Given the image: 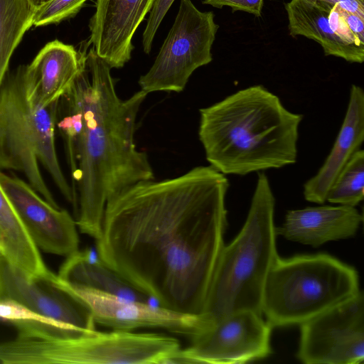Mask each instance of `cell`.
<instances>
[{
	"mask_svg": "<svg viewBox=\"0 0 364 364\" xmlns=\"http://www.w3.org/2000/svg\"><path fill=\"white\" fill-rule=\"evenodd\" d=\"M87 0H50L36 9L33 26L59 23L75 15Z\"/></svg>",
	"mask_w": 364,
	"mask_h": 364,
	"instance_id": "d4e9b609",
	"label": "cell"
},
{
	"mask_svg": "<svg viewBox=\"0 0 364 364\" xmlns=\"http://www.w3.org/2000/svg\"><path fill=\"white\" fill-rule=\"evenodd\" d=\"M58 276L73 287H82L120 297L151 304L154 299L109 267L90 250H77L67 256Z\"/></svg>",
	"mask_w": 364,
	"mask_h": 364,
	"instance_id": "d6986e66",
	"label": "cell"
},
{
	"mask_svg": "<svg viewBox=\"0 0 364 364\" xmlns=\"http://www.w3.org/2000/svg\"><path fill=\"white\" fill-rule=\"evenodd\" d=\"M86 67V55L58 40L47 43L23 67V82L30 105L43 109L59 101Z\"/></svg>",
	"mask_w": 364,
	"mask_h": 364,
	"instance_id": "2e32d148",
	"label": "cell"
},
{
	"mask_svg": "<svg viewBox=\"0 0 364 364\" xmlns=\"http://www.w3.org/2000/svg\"><path fill=\"white\" fill-rule=\"evenodd\" d=\"M364 140V92L352 85L348 109L333 146L317 173L304 185V198L322 204L336 177Z\"/></svg>",
	"mask_w": 364,
	"mask_h": 364,
	"instance_id": "ac0fdd59",
	"label": "cell"
},
{
	"mask_svg": "<svg viewBox=\"0 0 364 364\" xmlns=\"http://www.w3.org/2000/svg\"><path fill=\"white\" fill-rule=\"evenodd\" d=\"M60 99L65 102V112L63 117L58 122L57 126L65 141L68 163L73 178L72 188L77 198L75 181L77 173L78 146L83 129V112L74 83Z\"/></svg>",
	"mask_w": 364,
	"mask_h": 364,
	"instance_id": "7402d4cb",
	"label": "cell"
},
{
	"mask_svg": "<svg viewBox=\"0 0 364 364\" xmlns=\"http://www.w3.org/2000/svg\"><path fill=\"white\" fill-rule=\"evenodd\" d=\"M363 215L348 205H322L289 210L277 234L284 238L318 247L328 241L353 237Z\"/></svg>",
	"mask_w": 364,
	"mask_h": 364,
	"instance_id": "e0dca14e",
	"label": "cell"
},
{
	"mask_svg": "<svg viewBox=\"0 0 364 364\" xmlns=\"http://www.w3.org/2000/svg\"><path fill=\"white\" fill-rule=\"evenodd\" d=\"M212 11H200L181 0L174 22L150 69L139 77L146 93L184 90L193 73L213 60L212 46L219 26Z\"/></svg>",
	"mask_w": 364,
	"mask_h": 364,
	"instance_id": "ba28073f",
	"label": "cell"
},
{
	"mask_svg": "<svg viewBox=\"0 0 364 364\" xmlns=\"http://www.w3.org/2000/svg\"><path fill=\"white\" fill-rule=\"evenodd\" d=\"M284 8L291 36L317 42L325 55L363 62L364 17L311 0H290Z\"/></svg>",
	"mask_w": 364,
	"mask_h": 364,
	"instance_id": "7c38bea8",
	"label": "cell"
},
{
	"mask_svg": "<svg viewBox=\"0 0 364 364\" xmlns=\"http://www.w3.org/2000/svg\"><path fill=\"white\" fill-rule=\"evenodd\" d=\"M11 299L83 333H92L95 321L90 306L49 269L31 275L0 254V300Z\"/></svg>",
	"mask_w": 364,
	"mask_h": 364,
	"instance_id": "8fae6325",
	"label": "cell"
},
{
	"mask_svg": "<svg viewBox=\"0 0 364 364\" xmlns=\"http://www.w3.org/2000/svg\"><path fill=\"white\" fill-rule=\"evenodd\" d=\"M59 101L43 109L27 100L23 67L4 80L0 87V168L21 172L28 184L55 208L40 170L41 163L55 185L77 212V198L60 166L55 145Z\"/></svg>",
	"mask_w": 364,
	"mask_h": 364,
	"instance_id": "5b68a950",
	"label": "cell"
},
{
	"mask_svg": "<svg viewBox=\"0 0 364 364\" xmlns=\"http://www.w3.org/2000/svg\"><path fill=\"white\" fill-rule=\"evenodd\" d=\"M275 198L267 175L259 172L247 219L219 256L202 314L211 325L235 312L262 315L268 273L277 259Z\"/></svg>",
	"mask_w": 364,
	"mask_h": 364,
	"instance_id": "277c9868",
	"label": "cell"
},
{
	"mask_svg": "<svg viewBox=\"0 0 364 364\" xmlns=\"http://www.w3.org/2000/svg\"><path fill=\"white\" fill-rule=\"evenodd\" d=\"M0 320L9 321L11 323L23 321L41 324L52 330L53 333L58 336L75 337L88 334L39 314L21 304L11 299L0 300Z\"/></svg>",
	"mask_w": 364,
	"mask_h": 364,
	"instance_id": "cb8c5ba5",
	"label": "cell"
},
{
	"mask_svg": "<svg viewBox=\"0 0 364 364\" xmlns=\"http://www.w3.org/2000/svg\"><path fill=\"white\" fill-rule=\"evenodd\" d=\"M74 85L83 112L77 151L76 225L98 240L107 203L131 186L154 179L144 151L134 143L136 118L147 94L117 95L110 66L93 48Z\"/></svg>",
	"mask_w": 364,
	"mask_h": 364,
	"instance_id": "7a4b0ae2",
	"label": "cell"
},
{
	"mask_svg": "<svg viewBox=\"0 0 364 364\" xmlns=\"http://www.w3.org/2000/svg\"><path fill=\"white\" fill-rule=\"evenodd\" d=\"M320 1L364 17V0H311Z\"/></svg>",
	"mask_w": 364,
	"mask_h": 364,
	"instance_id": "83f0119b",
	"label": "cell"
},
{
	"mask_svg": "<svg viewBox=\"0 0 364 364\" xmlns=\"http://www.w3.org/2000/svg\"><path fill=\"white\" fill-rule=\"evenodd\" d=\"M156 0H96L90 19V43L111 68L131 59L133 36Z\"/></svg>",
	"mask_w": 364,
	"mask_h": 364,
	"instance_id": "9a60e30c",
	"label": "cell"
},
{
	"mask_svg": "<svg viewBox=\"0 0 364 364\" xmlns=\"http://www.w3.org/2000/svg\"><path fill=\"white\" fill-rule=\"evenodd\" d=\"M50 0H28V1L31 3V4L37 9L38 8L41 7L43 4L48 3Z\"/></svg>",
	"mask_w": 364,
	"mask_h": 364,
	"instance_id": "f1b7e54d",
	"label": "cell"
},
{
	"mask_svg": "<svg viewBox=\"0 0 364 364\" xmlns=\"http://www.w3.org/2000/svg\"><path fill=\"white\" fill-rule=\"evenodd\" d=\"M0 254L31 275L46 272L36 245L0 183Z\"/></svg>",
	"mask_w": 364,
	"mask_h": 364,
	"instance_id": "ffe728a7",
	"label": "cell"
},
{
	"mask_svg": "<svg viewBox=\"0 0 364 364\" xmlns=\"http://www.w3.org/2000/svg\"><path fill=\"white\" fill-rule=\"evenodd\" d=\"M181 349L163 334L114 331L62 337L37 330L18 332L6 345L13 364L166 363Z\"/></svg>",
	"mask_w": 364,
	"mask_h": 364,
	"instance_id": "52a82bcc",
	"label": "cell"
},
{
	"mask_svg": "<svg viewBox=\"0 0 364 364\" xmlns=\"http://www.w3.org/2000/svg\"><path fill=\"white\" fill-rule=\"evenodd\" d=\"M228 188L211 166L131 186L106 204L97 256L159 306L201 314L225 245Z\"/></svg>",
	"mask_w": 364,
	"mask_h": 364,
	"instance_id": "6da1fadb",
	"label": "cell"
},
{
	"mask_svg": "<svg viewBox=\"0 0 364 364\" xmlns=\"http://www.w3.org/2000/svg\"><path fill=\"white\" fill-rule=\"evenodd\" d=\"M272 328L254 311L232 313L191 338V345L166 364H240L265 358L272 353Z\"/></svg>",
	"mask_w": 364,
	"mask_h": 364,
	"instance_id": "9c48e42d",
	"label": "cell"
},
{
	"mask_svg": "<svg viewBox=\"0 0 364 364\" xmlns=\"http://www.w3.org/2000/svg\"><path fill=\"white\" fill-rule=\"evenodd\" d=\"M364 198V151L358 150L331 186L326 201L355 207Z\"/></svg>",
	"mask_w": 364,
	"mask_h": 364,
	"instance_id": "603a6c76",
	"label": "cell"
},
{
	"mask_svg": "<svg viewBox=\"0 0 364 364\" xmlns=\"http://www.w3.org/2000/svg\"><path fill=\"white\" fill-rule=\"evenodd\" d=\"M68 285L90 306L95 323L114 331L162 328L191 338L210 326L203 314L182 313L161 306H153L151 304L127 300Z\"/></svg>",
	"mask_w": 364,
	"mask_h": 364,
	"instance_id": "4fadbf2b",
	"label": "cell"
},
{
	"mask_svg": "<svg viewBox=\"0 0 364 364\" xmlns=\"http://www.w3.org/2000/svg\"><path fill=\"white\" fill-rule=\"evenodd\" d=\"M203 4L217 9L228 6L232 12L243 11L259 18L262 14L264 0H203Z\"/></svg>",
	"mask_w": 364,
	"mask_h": 364,
	"instance_id": "4316f807",
	"label": "cell"
},
{
	"mask_svg": "<svg viewBox=\"0 0 364 364\" xmlns=\"http://www.w3.org/2000/svg\"><path fill=\"white\" fill-rule=\"evenodd\" d=\"M199 139L210 166L235 175L296 162L303 116L288 110L261 85L200 109Z\"/></svg>",
	"mask_w": 364,
	"mask_h": 364,
	"instance_id": "3957f363",
	"label": "cell"
},
{
	"mask_svg": "<svg viewBox=\"0 0 364 364\" xmlns=\"http://www.w3.org/2000/svg\"><path fill=\"white\" fill-rule=\"evenodd\" d=\"M0 183L38 247L65 256L78 250L76 222L67 210L53 206L18 178L0 172Z\"/></svg>",
	"mask_w": 364,
	"mask_h": 364,
	"instance_id": "5bb4252c",
	"label": "cell"
},
{
	"mask_svg": "<svg viewBox=\"0 0 364 364\" xmlns=\"http://www.w3.org/2000/svg\"><path fill=\"white\" fill-rule=\"evenodd\" d=\"M359 291L355 268L330 255L278 257L266 279L262 313L272 328L300 326Z\"/></svg>",
	"mask_w": 364,
	"mask_h": 364,
	"instance_id": "8992f818",
	"label": "cell"
},
{
	"mask_svg": "<svg viewBox=\"0 0 364 364\" xmlns=\"http://www.w3.org/2000/svg\"><path fill=\"white\" fill-rule=\"evenodd\" d=\"M296 357L305 364L362 363L363 291L301 323Z\"/></svg>",
	"mask_w": 364,
	"mask_h": 364,
	"instance_id": "30bf717a",
	"label": "cell"
},
{
	"mask_svg": "<svg viewBox=\"0 0 364 364\" xmlns=\"http://www.w3.org/2000/svg\"><path fill=\"white\" fill-rule=\"evenodd\" d=\"M35 11L28 0H0V87L14 50L33 26Z\"/></svg>",
	"mask_w": 364,
	"mask_h": 364,
	"instance_id": "44dd1931",
	"label": "cell"
},
{
	"mask_svg": "<svg viewBox=\"0 0 364 364\" xmlns=\"http://www.w3.org/2000/svg\"><path fill=\"white\" fill-rule=\"evenodd\" d=\"M174 1H155L149 12L146 26L142 36V46L145 53L149 54L151 52L157 30Z\"/></svg>",
	"mask_w": 364,
	"mask_h": 364,
	"instance_id": "484cf974",
	"label": "cell"
}]
</instances>
